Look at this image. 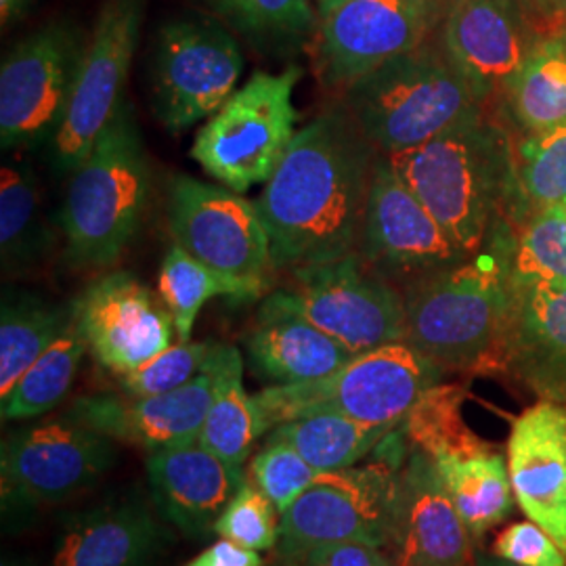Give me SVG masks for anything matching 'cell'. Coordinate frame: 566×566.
<instances>
[{"mask_svg": "<svg viewBox=\"0 0 566 566\" xmlns=\"http://www.w3.org/2000/svg\"><path fill=\"white\" fill-rule=\"evenodd\" d=\"M210 7L256 41H298L319 23L313 0H208Z\"/></svg>", "mask_w": 566, "mask_h": 566, "instance_id": "8d00e7d4", "label": "cell"}, {"mask_svg": "<svg viewBox=\"0 0 566 566\" xmlns=\"http://www.w3.org/2000/svg\"><path fill=\"white\" fill-rule=\"evenodd\" d=\"M252 369L273 385L322 380L348 364L355 353L296 313L261 304L256 324L245 336Z\"/></svg>", "mask_w": 566, "mask_h": 566, "instance_id": "d4e9b609", "label": "cell"}, {"mask_svg": "<svg viewBox=\"0 0 566 566\" xmlns=\"http://www.w3.org/2000/svg\"><path fill=\"white\" fill-rule=\"evenodd\" d=\"M437 0H346L317 23L313 61L325 88L346 91L388 61L422 46Z\"/></svg>", "mask_w": 566, "mask_h": 566, "instance_id": "9a60e30c", "label": "cell"}, {"mask_svg": "<svg viewBox=\"0 0 566 566\" xmlns=\"http://www.w3.org/2000/svg\"><path fill=\"white\" fill-rule=\"evenodd\" d=\"M507 369L544 401H566V285L514 287Z\"/></svg>", "mask_w": 566, "mask_h": 566, "instance_id": "cb8c5ba5", "label": "cell"}, {"mask_svg": "<svg viewBox=\"0 0 566 566\" xmlns=\"http://www.w3.org/2000/svg\"><path fill=\"white\" fill-rule=\"evenodd\" d=\"M168 227L175 243L196 261L259 298L277 273L271 238L256 203L224 185L177 175L168 189Z\"/></svg>", "mask_w": 566, "mask_h": 566, "instance_id": "30bf717a", "label": "cell"}, {"mask_svg": "<svg viewBox=\"0 0 566 566\" xmlns=\"http://www.w3.org/2000/svg\"><path fill=\"white\" fill-rule=\"evenodd\" d=\"M185 566H264V560L256 549H248L229 539H221L203 549L200 556H196Z\"/></svg>", "mask_w": 566, "mask_h": 566, "instance_id": "ee69618b", "label": "cell"}, {"mask_svg": "<svg viewBox=\"0 0 566 566\" xmlns=\"http://www.w3.org/2000/svg\"><path fill=\"white\" fill-rule=\"evenodd\" d=\"M512 287L566 285V208L535 210L510 248Z\"/></svg>", "mask_w": 566, "mask_h": 566, "instance_id": "e575fe53", "label": "cell"}, {"mask_svg": "<svg viewBox=\"0 0 566 566\" xmlns=\"http://www.w3.org/2000/svg\"><path fill=\"white\" fill-rule=\"evenodd\" d=\"M502 93L525 135L566 126V30L537 36Z\"/></svg>", "mask_w": 566, "mask_h": 566, "instance_id": "83f0119b", "label": "cell"}, {"mask_svg": "<svg viewBox=\"0 0 566 566\" xmlns=\"http://www.w3.org/2000/svg\"><path fill=\"white\" fill-rule=\"evenodd\" d=\"M462 386H432L403 420V432L413 449L439 458H474L491 451L462 416Z\"/></svg>", "mask_w": 566, "mask_h": 566, "instance_id": "d6a6232c", "label": "cell"}, {"mask_svg": "<svg viewBox=\"0 0 566 566\" xmlns=\"http://www.w3.org/2000/svg\"><path fill=\"white\" fill-rule=\"evenodd\" d=\"M57 248V233L42 210L32 166L7 163L0 172V261L4 275L41 266Z\"/></svg>", "mask_w": 566, "mask_h": 566, "instance_id": "4316f807", "label": "cell"}, {"mask_svg": "<svg viewBox=\"0 0 566 566\" xmlns=\"http://www.w3.org/2000/svg\"><path fill=\"white\" fill-rule=\"evenodd\" d=\"M434 464L472 537H483L510 516L514 491L502 453L491 449L474 458H439Z\"/></svg>", "mask_w": 566, "mask_h": 566, "instance_id": "f546056e", "label": "cell"}, {"mask_svg": "<svg viewBox=\"0 0 566 566\" xmlns=\"http://www.w3.org/2000/svg\"><path fill=\"white\" fill-rule=\"evenodd\" d=\"M280 566H395L382 547L367 544H315L277 549Z\"/></svg>", "mask_w": 566, "mask_h": 566, "instance_id": "b9f144b4", "label": "cell"}, {"mask_svg": "<svg viewBox=\"0 0 566 566\" xmlns=\"http://www.w3.org/2000/svg\"><path fill=\"white\" fill-rule=\"evenodd\" d=\"M392 430L361 424L340 413H313L275 426L271 432L294 447L306 464L329 472L357 464Z\"/></svg>", "mask_w": 566, "mask_h": 566, "instance_id": "4dcf8cb0", "label": "cell"}, {"mask_svg": "<svg viewBox=\"0 0 566 566\" xmlns=\"http://www.w3.org/2000/svg\"><path fill=\"white\" fill-rule=\"evenodd\" d=\"M72 324V303H49L30 292H4L0 306V399Z\"/></svg>", "mask_w": 566, "mask_h": 566, "instance_id": "f1b7e54d", "label": "cell"}, {"mask_svg": "<svg viewBox=\"0 0 566 566\" xmlns=\"http://www.w3.org/2000/svg\"><path fill=\"white\" fill-rule=\"evenodd\" d=\"M271 500L252 481H243L238 493L224 506L212 533L248 549H273L280 546V525L275 523Z\"/></svg>", "mask_w": 566, "mask_h": 566, "instance_id": "ab89813d", "label": "cell"}, {"mask_svg": "<svg viewBox=\"0 0 566 566\" xmlns=\"http://www.w3.org/2000/svg\"><path fill=\"white\" fill-rule=\"evenodd\" d=\"M495 556L516 566H566L565 552L533 521L507 526L495 542Z\"/></svg>", "mask_w": 566, "mask_h": 566, "instance_id": "60d3db41", "label": "cell"}, {"mask_svg": "<svg viewBox=\"0 0 566 566\" xmlns=\"http://www.w3.org/2000/svg\"><path fill=\"white\" fill-rule=\"evenodd\" d=\"M156 512L139 493H122L70 514L55 537L53 566H158L170 531Z\"/></svg>", "mask_w": 566, "mask_h": 566, "instance_id": "ffe728a7", "label": "cell"}, {"mask_svg": "<svg viewBox=\"0 0 566 566\" xmlns=\"http://www.w3.org/2000/svg\"><path fill=\"white\" fill-rule=\"evenodd\" d=\"M147 481L164 521L189 539H202L245 476L240 465L227 464L196 441L149 451Z\"/></svg>", "mask_w": 566, "mask_h": 566, "instance_id": "603a6c76", "label": "cell"}, {"mask_svg": "<svg viewBox=\"0 0 566 566\" xmlns=\"http://www.w3.org/2000/svg\"><path fill=\"white\" fill-rule=\"evenodd\" d=\"M264 303L296 313L355 355L407 343L403 294L359 252L290 271V283Z\"/></svg>", "mask_w": 566, "mask_h": 566, "instance_id": "9c48e42d", "label": "cell"}, {"mask_svg": "<svg viewBox=\"0 0 566 566\" xmlns=\"http://www.w3.org/2000/svg\"><path fill=\"white\" fill-rule=\"evenodd\" d=\"M319 474V470L304 462L294 447L273 432L250 464V481L263 491L280 514L292 506L308 486L315 485Z\"/></svg>", "mask_w": 566, "mask_h": 566, "instance_id": "74e56055", "label": "cell"}, {"mask_svg": "<svg viewBox=\"0 0 566 566\" xmlns=\"http://www.w3.org/2000/svg\"><path fill=\"white\" fill-rule=\"evenodd\" d=\"M386 158L465 254L483 245L516 185L510 139L483 116Z\"/></svg>", "mask_w": 566, "mask_h": 566, "instance_id": "277c9868", "label": "cell"}, {"mask_svg": "<svg viewBox=\"0 0 566 566\" xmlns=\"http://www.w3.org/2000/svg\"><path fill=\"white\" fill-rule=\"evenodd\" d=\"M535 39L518 0H465L446 13L443 49L485 102L506 88Z\"/></svg>", "mask_w": 566, "mask_h": 566, "instance_id": "7402d4cb", "label": "cell"}, {"mask_svg": "<svg viewBox=\"0 0 566 566\" xmlns=\"http://www.w3.org/2000/svg\"><path fill=\"white\" fill-rule=\"evenodd\" d=\"M357 252L388 282L405 287L472 256L447 235L382 154L374 164Z\"/></svg>", "mask_w": 566, "mask_h": 566, "instance_id": "2e32d148", "label": "cell"}, {"mask_svg": "<svg viewBox=\"0 0 566 566\" xmlns=\"http://www.w3.org/2000/svg\"><path fill=\"white\" fill-rule=\"evenodd\" d=\"M23 7V0H0V13H2V21L7 23L9 20L15 18V13Z\"/></svg>", "mask_w": 566, "mask_h": 566, "instance_id": "f6af8a7d", "label": "cell"}, {"mask_svg": "<svg viewBox=\"0 0 566 566\" xmlns=\"http://www.w3.org/2000/svg\"><path fill=\"white\" fill-rule=\"evenodd\" d=\"M240 42L219 21L179 18L164 23L151 57V102L164 128L179 135L208 120L238 91Z\"/></svg>", "mask_w": 566, "mask_h": 566, "instance_id": "8fae6325", "label": "cell"}, {"mask_svg": "<svg viewBox=\"0 0 566 566\" xmlns=\"http://www.w3.org/2000/svg\"><path fill=\"white\" fill-rule=\"evenodd\" d=\"M86 350L88 346L78 327L70 325L21 376L13 390L0 399L2 422L32 420L53 411L74 385Z\"/></svg>", "mask_w": 566, "mask_h": 566, "instance_id": "1f68e13d", "label": "cell"}, {"mask_svg": "<svg viewBox=\"0 0 566 566\" xmlns=\"http://www.w3.org/2000/svg\"><path fill=\"white\" fill-rule=\"evenodd\" d=\"M301 74L298 65L280 74L254 72L203 122L191 158L206 175L238 193L271 181L298 133L294 88Z\"/></svg>", "mask_w": 566, "mask_h": 566, "instance_id": "52a82bcc", "label": "cell"}, {"mask_svg": "<svg viewBox=\"0 0 566 566\" xmlns=\"http://www.w3.org/2000/svg\"><path fill=\"white\" fill-rule=\"evenodd\" d=\"M151 198V166L133 105L122 102L86 158L70 172L61 206L67 261L102 271L137 238Z\"/></svg>", "mask_w": 566, "mask_h": 566, "instance_id": "3957f363", "label": "cell"}, {"mask_svg": "<svg viewBox=\"0 0 566 566\" xmlns=\"http://www.w3.org/2000/svg\"><path fill=\"white\" fill-rule=\"evenodd\" d=\"M516 189L533 212L566 208V126L525 135L518 145Z\"/></svg>", "mask_w": 566, "mask_h": 566, "instance_id": "d590c367", "label": "cell"}, {"mask_svg": "<svg viewBox=\"0 0 566 566\" xmlns=\"http://www.w3.org/2000/svg\"><path fill=\"white\" fill-rule=\"evenodd\" d=\"M214 380L208 364L189 385L156 397L84 395L65 411L67 418L103 437L158 451L196 443L212 403Z\"/></svg>", "mask_w": 566, "mask_h": 566, "instance_id": "d6986e66", "label": "cell"}, {"mask_svg": "<svg viewBox=\"0 0 566 566\" xmlns=\"http://www.w3.org/2000/svg\"><path fill=\"white\" fill-rule=\"evenodd\" d=\"M0 566H36L32 560L28 558H20V556H13V554H4L2 556V563Z\"/></svg>", "mask_w": 566, "mask_h": 566, "instance_id": "c3c4849f", "label": "cell"}, {"mask_svg": "<svg viewBox=\"0 0 566 566\" xmlns=\"http://www.w3.org/2000/svg\"><path fill=\"white\" fill-rule=\"evenodd\" d=\"M74 304V324L95 361L118 378L170 346L175 322L163 298L130 271H107Z\"/></svg>", "mask_w": 566, "mask_h": 566, "instance_id": "e0dca14e", "label": "cell"}, {"mask_svg": "<svg viewBox=\"0 0 566 566\" xmlns=\"http://www.w3.org/2000/svg\"><path fill=\"white\" fill-rule=\"evenodd\" d=\"M160 298L172 315L179 343H189L193 325L203 304L212 298L256 301L259 296L243 283L233 282L210 266L196 261L181 245H172L164 256L160 277Z\"/></svg>", "mask_w": 566, "mask_h": 566, "instance_id": "836d02e7", "label": "cell"}, {"mask_svg": "<svg viewBox=\"0 0 566 566\" xmlns=\"http://www.w3.org/2000/svg\"><path fill=\"white\" fill-rule=\"evenodd\" d=\"M208 367L214 392L198 443L227 464L242 465L264 428L254 397L243 388L242 353L231 344H214Z\"/></svg>", "mask_w": 566, "mask_h": 566, "instance_id": "484cf974", "label": "cell"}, {"mask_svg": "<svg viewBox=\"0 0 566 566\" xmlns=\"http://www.w3.org/2000/svg\"><path fill=\"white\" fill-rule=\"evenodd\" d=\"M388 556L395 566H470L472 535L434 460L411 447L399 472Z\"/></svg>", "mask_w": 566, "mask_h": 566, "instance_id": "ac0fdd59", "label": "cell"}, {"mask_svg": "<svg viewBox=\"0 0 566 566\" xmlns=\"http://www.w3.org/2000/svg\"><path fill=\"white\" fill-rule=\"evenodd\" d=\"M474 566H516L512 565V563H507L504 558H500V556H485V554H481V556H476V560H474Z\"/></svg>", "mask_w": 566, "mask_h": 566, "instance_id": "7dc6e473", "label": "cell"}, {"mask_svg": "<svg viewBox=\"0 0 566 566\" xmlns=\"http://www.w3.org/2000/svg\"><path fill=\"white\" fill-rule=\"evenodd\" d=\"M439 2V7H447V11L453 7V4H458V2H465V0H437Z\"/></svg>", "mask_w": 566, "mask_h": 566, "instance_id": "681fc988", "label": "cell"}, {"mask_svg": "<svg viewBox=\"0 0 566 566\" xmlns=\"http://www.w3.org/2000/svg\"><path fill=\"white\" fill-rule=\"evenodd\" d=\"M114 443L67 416L4 437L0 451L4 531L28 525L41 507L91 491L118 460Z\"/></svg>", "mask_w": 566, "mask_h": 566, "instance_id": "ba28073f", "label": "cell"}, {"mask_svg": "<svg viewBox=\"0 0 566 566\" xmlns=\"http://www.w3.org/2000/svg\"><path fill=\"white\" fill-rule=\"evenodd\" d=\"M535 36L566 30V0H518Z\"/></svg>", "mask_w": 566, "mask_h": 566, "instance_id": "7bdbcfd3", "label": "cell"}, {"mask_svg": "<svg viewBox=\"0 0 566 566\" xmlns=\"http://www.w3.org/2000/svg\"><path fill=\"white\" fill-rule=\"evenodd\" d=\"M346 0H313V7L317 11V18L324 20L325 15H329L334 9H338Z\"/></svg>", "mask_w": 566, "mask_h": 566, "instance_id": "bcb514c9", "label": "cell"}, {"mask_svg": "<svg viewBox=\"0 0 566 566\" xmlns=\"http://www.w3.org/2000/svg\"><path fill=\"white\" fill-rule=\"evenodd\" d=\"M441 376L443 369L411 344H386L355 355L322 380L269 386L254 395V403L264 432L313 413H340L361 424L397 428Z\"/></svg>", "mask_w": 566, "mask_h": 566, "instance_id": "8992f818", "label": "cell"}, {"mask_svg": "<svg viewBox=\"0 0 566 566\" xmlns=\"http://www.w3.org/2000/svg\"><path fill=\"white\" fill-rule=\"evenodd\" d=\"M399 472L397 460L322 472L315 485L283 512L277 549L343 542L386 549L392 533Z\"/></svg>", "mask_w": 566, "mask_h": 566, "instance_id": "4fadbf2b", "label": "cell"}, {"mask_svg": "<svg viewBox=\"0 0 566 566\" xmlns=\"http://www.w3.org/2000/svg\"><path fill=\"white\" fill-rule=\"evenodd\" d=\"M378 149L344 107L301 128L256 208L277 271L329 263L359 250Z\"/></svg>", "mask_w": 566, "mask_h": 566, "instance_id": "6da1fadb", "label": "cell"}, {"mask_svg": "<svg viewBox=\"0 0 566 566\" xmlns=\"http://www.w3.org/2000/svg\"><path fill=\"white\" fill-rule=\"evenodd\" d=\"M143 20L145 0H103L67 112L51 142V158L60 172H72L86 158L120 109Z\"/></svg>", "mask_w": 566, "mask_h": 566, "instance_id": "5bb4252c", "label": "cell"}, {"mask_svg": "<svg viewBox=\"0 0 566 566\" xmlns=\"http://www.w3.org/2000/svg\"><path fill=\"white\" fill-rule=\"evenodd\" d=\"M514 500L566 556V407L539 401L523 411L507 441Z\"/></svg>", "mask_w": 566, "mask_h": 566, "instance_id": "44dd1931", "label": "cell"}, {"mask_svg": "<svg viewBox=\"0 0 566 566\" xmlns=\"http://www.w3.org/2000/svg\"><path fill=\"white\" fill-rule=\"evenodd\" d=\"M214 343L170 344L160 355L120 376V388L130 397H156L189 385L200 376Z\"/></svg>", "mask_w": 566, "mask_h": 566, "instance_id": "f35d334b", "label": "cell"}, {"mask_svg": "<svg viewBox=\"0 0 566 566\" xmlns=\"http://www.w3.org/2000/svg\"><path fill=\"white\" fill-rule=\"evenodd\" d=\"M86 39L67 21H51L18 42L0 67V143L25 151L51 145L74 93Z\"/></svg>", "mask_w": 566, "mask_h": 566, "instance_id": "7c38bea8", "label": "cell"}, {"mask_svg": "<svg viewBox=\"0 0 566 566\" xmlns=\"http://www.w3.org/2000/svg\"><path fill=\"white\" fill-rule=\"evenodd\" d=\"M510 248L500 243L405 287L407 343L443 371L507 369Z\"/></svg>", "mask_w": 566, "mask_h": 566, "instance_id": "7a4b0ae2", "label": "cell"}, {"mask_svg": "<svg viewBox=\"0 0 566 566\" xmlns=\"http://www.w3.org/2000/svg\"><path fill=\"white\" fill-rule=\"evenodd\" d=\"M483 105L446 49L426 42L348 86L343 103L382 156L416 149L483 116Z\"/></svg>", "mask_w": 566, "mask_h": 566, "instance_id": "5b68a950", "label": "cell"}]
</instances>
